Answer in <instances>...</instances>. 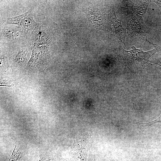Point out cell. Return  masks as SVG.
<instances>
[{
	"mask_svg": "<svg viewBox=\"0 0 161 161\" xmlns=\"http://www.w3.org/2000/svg\"><path fill=\"white\" fill-rule=\"evenodd\" d=\"M154 47V49L148 51H143L141 48L137 49L134 46L130 50H125L122 47L121 61L133 72H140L145 67V64L149 65L150 58L159 50L157 45Z\"/></svg>",
	"mask_w": 161,
	"mask_h": 161,
	"instance_id": "obj_1",
	"label": "cell"
},
{
	"mask_svg": "<svg viewBox=\"0 0 161 161\" xmlns=\"http://www.w3.org/2000/svg\"><path fill=\"white\" fill-rule=\"evenodd\" d=\"M106 25V31L110 35L116 37L124 44L127 32L126 29L122 26L121 20L116 17L114 10L108 15Z\"/></svg>",
	"mask_w": 161,
	"mask_h": 161,
	"instance_id": "obj_2",
	"label": "cell"
},
{
	"mask_svg": "<svg viewBox=\"0 0 161 161\" xmlns=\"http://www.w3.org/2000/svg\"><path fill=\"white\" fill-rule=\"evenodd\" d=\"M14 25L18 26L27 31L35 29L37 23L34 20L32 10L18 16L8 18L5 25Z\"/></svg>",
	"mask_w": 161,
	"mask_h": 161,
	"instance_id": "obj_3",
	"label": "cell"
},
{
	"mask_svg": "<svg viewBox=\"0 0 161 161\" xmlns=\"http://www.w3.org/2000/svg\"><path fill=\"white\" fill-rule=\"evenodd\" d=\"M27 30L14 25H5L2 28L1 36L7 42L13 43L24 39Z\"/></svg>",
	"mask_w": 161,
	"mask_h": 161,
	"instance_id": "obj_4",
	"label": "cell"
},
{
	"mask_svg": "<svg viewBox=\"0 0 161 161\" xmlns=\"http://www.w3.org/2000/svg\"><path fill=\"white\" fill-rule=\"evenodd\" d=\"M126 30L127 33L132 39L135 41H144L153 46L155 45L148 40L144 27L137 20L132 19L130 20L127 24Z\"/></svg>",
	"mask_w": 161,
	"mask_h": 161,
	"instance_id": "obj_5",
	"label": "cell"
},
{
	"mask_svg": "<svg viewBox=\"0 0 161 161\" xmlns=\"http://www.w3.org/2000/svg\"><path fill=\"white\" fill-rule=\"evenodd\" d=\"M151 1H131L129 3L130 8L132 10L134 17L140 18L145 14L149 3Z\"/></svg>",
	"mask_w": 161,
	"mask_h": 161,
	"instance_id": "obj_6",
	"label": "cell"
},
{
	"mask_svg": "<svg viewBox=\"0 0 161 161\" xmlns=\"http://www.w3.org/2000/svg\"><path fill=\"white\" fill-rule=\"evenodd\" d=\"M29 53L28 49L24 48L19 49L14 55L15 61L18 64L24 63L28 59Z\"/></svg>",
	"mask_w": 161,
	"mask_h": 161,
	"instance_id": "obj_7",
	"label": "cell"
},
{
	"mask_svg": "<svg viewBox=\"0 0 161 161\" xmlns=\"http://www.w3.org/2000/svg\"><path fill=\"white\" fill-rule=\"evenodd\" d=\"M158 123H161V114L157 118L152 121L147 123L135 122L134 124L139 126L148 127Z\"/></svg>",
	"mask_w": 161,
	"mask_h": 161,
	"instance_id": "obj_8",
	"label": "cell"
},
{
	"mask_svg": "<svg viewBox=\"0 0 161 161\" xmlns=\"http://www.w3.org/2000/svg\"><path fill=\"white\" fill-rule=\"evenodd\" d=\"M157 64L161 67V62L159 59H156L150 62V64Z\"/></svg>",
	"mask_w": 161,
	"mask_h": 161,
	"instance_id": "obj_9",
	"label": "cell"
},
{
	"mask_svg": "<svg viewBox=\"0 0 161 161\" xmlns=\"http://www.w3.org/2000/svg\"><path fill=\"white\" fill-rule=\"evenodd\" d=\"M88 161H96L95 154L90 152L89 154Z\"/></svg>",
	"mask_w": 161,
	"mask_h": 161,
	"instance_id": "obj_10",
	"label": "cell"
},
{
	"mask_svg": "<svg viewBox=\"0 0 161 161\" xmlns=\"http://www.w3.org/2000/svg\"><path fill=\"white\" fill-rule=\"evenodd\" d=\"M152 1L157 4L161 11V0H153Z\"/></svg>",
	"mask_w": 161,
	"mask_h": 161,
	"instance_id": "obj_11",
	"label": "cell"
},
{
	"mask_svg": "<svg viewBox=\"0 0 161 161\" xmlns=\"http://www.w3.org/2000/svg\"><path fill=\"white\" fill-rule=\"evenodd\" d=\"M161 161V160H159V161Z\"/></svg>",
	"mask_w": 161,
	"mask_h": 161,
	"instance_id": "obj_12",
	"label": "cell"
}]
</instances>
